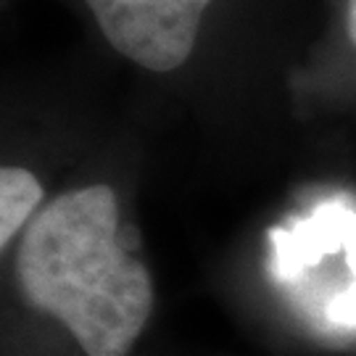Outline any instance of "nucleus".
I'll list each match as a JSON object with an SVG mask.
<instances>
[{
	"instance_id": "20e7f679",
	"label": "nucleus",
	"mask_w": 356,
	"mask_h": 356,
	"mask_svg": "<svg viewBox=\"0 0 356 356\" xmlns=\"http://www.w3.org/2000/svg\"><path fill=\"white\" fill-rule=\"evenodd\" d=\"M348 35L356 45V0H348Z\"/></svg>"
},
{
	"instance_id": "f03ea898",
	"label": "nucleus",
	"mask_w": 356,
	"mask_h": 356,
	"mask_svg": "<svg viewBox=\"0 0 356 356\" xmlns=\"http://www.w3.org/2000/svg\"><path fill=\"white\" fill-rule=\"evenodd\" d=\"M106 40L151 72H172L191 58L201 16L211 0H85Z\"/></svg>"
},
{
	"instance_id": "7ed1b4c3",
	"label": "nucleus",
	"mask_w": 356,
	"mask_h": 356,
	"mask_svg": "<svg viewBox=\"0 0 356 356\" xmlns=\"http://www.w3.org/2000/svg\"><path fill=\"white\" fill-rule=\"evenodd\" d=\"M42 201L40 179L19 166H3L0 172V245L6 248L35 214Z\"/></svg>"
},
{
	"instance_id": "f257e3e1",
	"label": "nucleus",
	"mask_w": 356,
	"mask_h": 356,
	"mask_svg": "<svg viewBox=\"0 0 356 356\" xmlns=\"http://www.w3.org/2000/svg\"><path fill=\"white\" fill-rule=\"evenodd\" d=\"M16 280L26 304L64 322L88 356H127L153 312V280L119 243L108 185L64 193L32 219Z\"/></svg>"
}]
</instances>
